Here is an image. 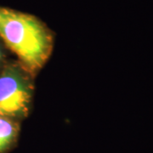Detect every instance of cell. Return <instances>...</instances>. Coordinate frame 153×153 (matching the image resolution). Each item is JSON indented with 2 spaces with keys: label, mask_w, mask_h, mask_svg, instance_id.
<instances>
[{
  "label": "cell",
  "mask_w": 153,
  "mask_h": 153,
  "mask_svg": "<svg viewBox=\"0 0 153 153\" xmlns=\"http://www.w3.org/2000/svg\"><path fill=\"white\" fill-rule=\"evenodd\" d=\"M2 55H3V54H2V51H1V49H0V60L2 59Z\"/></svg>",
  "instance_id": "cell-4"
},
{
  "label": "cell",
  "mask_w": 153,
  "mask_h": 153,
  "mask_svg": "<svg viewBox=\"0 0 153 153\" xmlns=\"http://www.w3.org/2000/svg\"><path fill=\"white\" fill-rule=\"evenodd\" d=\"M0 36L31 70L42 67L50 54L52 40L37 19L27 14L0 8Z\"/></svg>",
  "instance_id": "cell-1"
},
{
  "label": "cell",
  "mask_w": 153,
  "mask_h": 153,
  "mask_svg": "<svg viewBox=\"0 0 153 153\" xmlns=\"http://www.w3.org/2000/svg\"><path fill=\"white\" fill-rule=\"evenodd\" d=\"M31 97V83L19 68L9 66L0 73V117L26 116Z\"/></svg>",
  "instance_id": "cell-2"
},
{
  "label": "cell",
  "mask_w": 153,
  "mask_h": 153,
  "mask_svg": "<svg viewBox=\"0 0 153 153\" xmlns=\"http://www.w3.org/2000/svg\"><path fill=\"white\" fill-rule=\"evenodd\" d=\"M18 130L16 123L8 117H0V153L6 152L15 143Z\"/></svg>",
  "instance_id": "cell-3"
}]
</instances>
